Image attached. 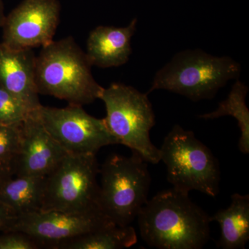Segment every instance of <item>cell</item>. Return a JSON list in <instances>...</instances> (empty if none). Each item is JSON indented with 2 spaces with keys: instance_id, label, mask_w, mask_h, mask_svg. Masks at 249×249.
I'll return each mask as SVG.
<instances>
[{
  "instance_id": "cell-1",
  "label": "cell",
  "mask_w": 249,
  "mask_h": 249,
  "mask_svg": "<svg viewBox=\"0 0 249 249\" xmlns=\"http://www.w3.org/2000/svg\"><path fill=\"white\" fill-rule=\"evenodd\" d=\"M137 218L142 240L153 248L201 249L211 237V217L173 188L148 199Z\"/></svg>"
},
{
  "instance_id": "cell-2",
  "label": "cell",
  "mask_w": 249,
  "mask_h": 249,
  "mask_svg": "<svg viewBox=\"0 0 249 249\" xmlns=\"http://www.w3.org/2000/svg\"><path fill=\"white\" fill-rule=\"evenodd\" d=\"M86 53L72 37L53 41L36 56L35 80L39 94L69 104L84 106L99 99L103 88L91 73Z\"/></svg>"
},
{
  "instance_id": "cell-3",
  "label": "cell",
  "mask_w": 249,
  "mask_h": 249,
  "mask_svg": "<svg viewBox=\"0 0 249 249\" xmlns=\"http://www.w3.org/2000/svg\"><path fill=\"white\" fill-rule=\"evenodd\" d=\"M242 67L229 56H215L201 49L175 54L156 73L148 93L166 90L193 101L214 98L231 80L238 79Z\"/></svg>"
},
{
  "instance_id": "cell-4",
  "label": "cell",
  "mask_w": 249,
  "mask_h": 249,
  "mask_svg": "<svg viewBox=\"0 0 249 249\" xmlns=\"http://www.w3.org/2000/svg\"><path fill=\"white\" fill-rule=\"evenodd\" d=\"M130 157L111 154L99 170L98 206L116 225H131L147 201L151 184L148 163L132 152Z\"/></svg>"
},
{
  "instance_id": "cell-5",
  "label": "cell",
  "mask_w": 249,
  "mask_h": 249,
  "mask_svg": "<svg viewBox=\"0 0 249 249\" xmlns=\"http://www.w3.org/2000/svg\"><path fill=\"white\" fill-rule=\"evenodd\" d=\"M99 99L106 106L104 120L108 130L118 144L129 147L147 163H160V148L152 143L150 137L155 115L147 93L114 83L103 88Z\"/></svg>"
},
{
  "instance_id": "cell-6",
  "label": "cell",
  "mask_w": 249,
  "mask_h": 249,
  "mask_svg": "<svg viewBox=\"0 0 249 249\" xmlns=\"http://www.w3.org/2000/svg\"><path fill=\"white\" fill-rule=\"evenodd\" d=\"M166 165L167 180L174 189L189 194L196 191L215 197L219 193L221 172L216 157L196 139L194 132L175 124L160 148Z\"/></svg>"
},
{
  "instance_id": "cell-7",
  "label": "cell",
  "mask_w": 249,
  "mask_h": 249,
  "mask_svg": "<svg viewBox=\"0 0 249 249\" xmlns=\"http://www.w3.org/2000/svg\"><path fill=\"white\" fill-rule=\"evenodd\" d=\"M99 170L96 155L67 154L53 171L45 177L40 211L69 213L101 211L97 181Z\"/></svg>"
},
{
  "instance_id": "cell-8",
  "label": "cell",
  "mask_w": 249,
  "mask_h": 249,
  "mask_svg": "<svg viewBox=\"0 0 249 249\" xmlns=\"http://www.w3.org/2000/svg\"><path fill=\"white\" fill-rule=\"evenodd\" d=\"M36 111L47 132L68 154L96 155L102 147L118 144L104 119L89 115L83 106H41Z\"/></svg>"
},
{
  "instance_id": "cell-9",
  "label": "cell",
  "mask_w": 249,
  "mask_h": 249,
  "mask_svg": "<svg viewBox=\"0 0 249 249\" xmlns=\"http://www.w3.org/2000/svg\"><path fill=\"white\" fill-rule=\"evenodd\" d=\"M112 222L102 211L69 213L39 211L18 216L9 231L30 236L41 247L56 249L60 244Z\"/></svg>"
},
{
  "instance_id": "cell-10",
  "label": "cell",
  "mask_w": 249,
  "mask_h": 249,
  "mask_svg": "<svg viewBox=\"0 0 249 249\" xmlns=\"http://www.w3.org/2000/svg\"><path fill=\"white\" fill-rule=\"evenodd\" d=\"M60 9L58 0H22L6 16L2 43L16 49L49 45L58 28Z\"/></svg>"
},
{
  "instance_id": "cell-11",
  "label": "cell",
  "mask_w": 249,
  "mask_h": 249,
  "mask_svg": "<svg viewBox=\"0 0 249 249\" xmlns=\"http://www.w3.org/2000/svg\"><path fill=\"white\" fill-rule=\"evenodd\" d=\"M36 111L21 124L20 146L12 168L16 177L45 178L68 154L47 132Z\"/></svg>"
},
{
  "instance_id": "cell-12",
  "label": "cell",
  "mask_w": 249,
  "mask_h": 249,
  "mask_svg": "<svg viewBox=\"0 0 249 249\" xmlns=\"http://www.w3.org/2000/svg\"><path fill=\"white\" fill-rule=\"evenodd\" d=\"M36 58L32 49H11L0 43V84L31 111L42 106L36 84Z\"/></svg>"
},
{
  "instance_id": "cell-13",
  "label": "cell",
  "mask_w": 249,
  "mask_h": 249,
  "mask_svg": "<svg viewBox=\"0 0 249 249\" xmlns=\"http://www.w3.org/2000/svg\"><path fill=\"white\" fill-rule=\"evenodd\" d=\"M137 18L124 27L98 26L90 32L87 57L91 66L111 68L127 63L132 54L131 41L137 31Z\"/></svg>"
},
{
  "instance_id": "cell-14",
  "label": "cell",
  "mask_w": 249,
  "mask_h": 249,
  "mask_svg": "<svg viewBox=\"0 0 249 249\" xmlns=\"http://www.w3.org/2000/svg\"><path fill=\"white\" fill-rule=\"evenodd\" d=\"M211 221L220 227L217 247L223 249H242L249 240V196L235 193L231 203L225 209L219 210Z\"/></svg>"
},
{
  "instance_id": "cell-15",
  "label": "cell",
  "mask_w": 249,
  "mask_h": 249,
  "mask_svg": "<svg viewBox=\"0 0 249 249\" xmlns=\"http://www.w3.org/2000/svg\"><path fill=\"white\" fill-rule=\"evenodd\" d=\"M45 178L30 176L8 178L0 185V201L17 217L40 211Z\"/></svg>"
},
{
  "instance_id": "cell-16",
  "label": "cell",
  "mask_w": 249,
  "mask_h": 249,
  "mask_svg": "<svg viewBox=\"0 0 249 249\" xmlns=\"http://www.w3.org/2000/svg\"><path fill=\"white\" fill-rule=\"evenodd\" d=\"M137 232L131 225L110 222L103 227L59 245L55 249H121L137 243Z\"/></svg>"
},
{
  "instance_id": "cell-17",
  "label": "cell",
  "mask_w": 249,
  "mask_h": 249,
  "mask_svg": "<svg viewBox=\"0 0 249 249\" xmlns=\"http://www.w3.org/2000/svg\"><path fill=\"white\" fill-rule=\"evenodd\" d=\"M248 91V87L237 80L228 97L219 103L215 110L199 116L204 120H212L227 116L235 119L240 130L239 150L245 155L249 153V110L246 104Z\"/></svg>"
},
{
  "instance_id": "cell-18",
  "label": "cell",
  "mask_w": 249,
  "mask_h": 249,
  "mask_svg": "<svg viewBox=\"0 0 249 249\" xmlns=\"http://www.w3.org/2000/svg\"><path fill=\"white\" fill-rule=\"evenodd\" d=\"M32 112L19 98L0 84V124L20 125Z\"/></svg>"
},
{
  "instance_id": "cell-19",
  "label": "cell",
  "mask_w": 249,
  "mask_h": 249,
  "mask_svg": "<svg viewBox=\"0 0 249 249\" xmlns=\"http://www.w3.org/2000/svg\"><path fill=\"white\" fill-rule=\"evenodd\" d=\"M21 142L20 125L0 124V165L12 174L13 165L19 152Z\"/></svg>"
},
{
  "instance_id": "cell-20",
  "label": "cell",
  "mask_w": 249,
  "mask_h": 249,
  "mask_svg": "<svg viewBox=\"0 0 249 249\" xmlns=\"http://www.w3.org/2000/svg\"><path fill=\"white\" fill-rule=\"evenodd\" d=\"M40 244L30 236L19 231L2 232L0 235V249H37Z\"/></svg>"
},
{
  "instance_id": "cell-21",
  "label": "cell",
  "mask_w": 249,
  "mask_h": 249,
  "mask_svg": "<svg viewBox=\"0 0 249 249\" xmlns=\"http://www.w3.org/2000/svg\"><path fill=\"white\" fill-rule=\"evenodd\" d=\"M17 215L8 206L0 201V232L9 231Z\"/></svg>"
},
{
  "instance_id": "cell-22",
  "label": "cell",
  "mask_w": 249,
  "mask_h": 249,
  "mask_svg": "<svg viewBox=\"0 0 249 249\" xmlns=\"http://www.w3.org/2000/svg\"><path fill=\"white\" fill-rule=\"evenodd\" d=\"M12 176V174H11L9 170L0 165V185L4 182L5 180L7 179L8 178H11Z\"/></svg>"
},
{
  "instance_id": "cell-23",
  "label": "cell",
  "mask_w": 249,
  "mask_h": 249,
  "mask_svg": "<svg viewBox=\"0 0 249 249\" xmlns=\"http://www.w3.org/2000/svg\"><path fill=\"white\" fill-rule=\"evenodd\" d=\"M6 16L4 15V3L3 0H0V27L4 24Z\"/></svg>"
}]
</instances>
